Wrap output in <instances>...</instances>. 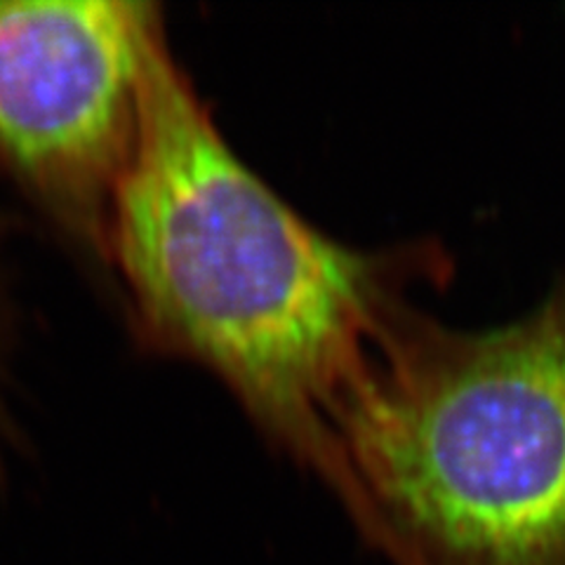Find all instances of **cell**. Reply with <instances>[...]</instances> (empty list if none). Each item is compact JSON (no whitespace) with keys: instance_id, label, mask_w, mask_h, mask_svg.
Returning <instances> with one entry per match:
<instances>
[{"instance_id":"277c9868","label":"cell","mask_w":565,"mask_h":565,"mask_svg":"<svg viewBox=\"0 0 565 565\" xmlns=\"http://www.w3.org/2000/svg\"><path fill=\"white\" fill-rule=\"evenodd\" d=\"M0 328H3V321H0ZM0 340H3V338H0ZM6 419H8V415L3 411V401H0V444H3V440L8 438V434H6Z\"/></svg>"},{"instance_id":"3957f363","label":"cell","mask_w":565,"mask_h":565,"mask_svg":"<svg viewBox=\"0 0 565 565\" xmlns=\"http://www.w3.org/2000/svg\"><path fill=\"white\" fill-rule=\"evenodd\" d=\"M163 31L156 3L0 0V161L104 264Z\"/></svg>"},{"instance_id":"6da1fadb","label":"cell","mask_w":565,"mask_h":565,"mask_svg":"<svg viewBox=\"0 0 565 565\" xmlns=\"http://www.w3.org/2000/svg\"><path fill=\"white\" fill-rule=\"evenodd\" d=\"M109 264L145 340L217 375L338 492L340 405L408 288L448 262L434 245L359 250L299 217L228 147L163 31Z\"/></svg>"},{"instance_id":"7a4b0ae2","label":"cell","mask_w":565,"mask_h":565,"mask_svg":"<svg viewBox=\"0 0 565 565\" xmlns=\"http://www.w3.org/2000/svg\"><path fill=\"white\" fill-rule=\"evenodd\" d=\"M332 434L338 498L396 565H565V274L488 330L398 309Z\"/></svg>"}]
</instances>
